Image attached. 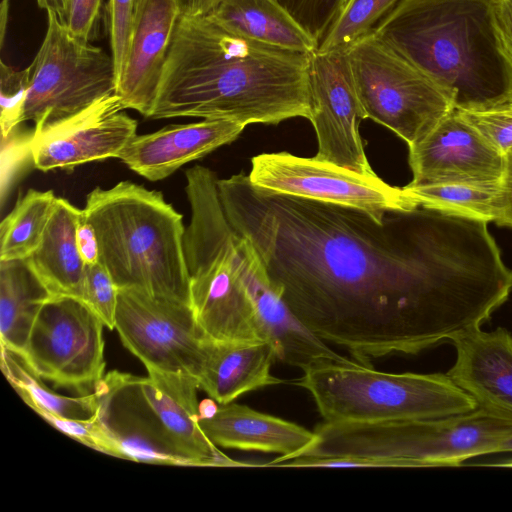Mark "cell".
Masks as SVG:
<instances>
[{"mask_svg":"<svg viewBox=\"0 0 512 512\" xmlns=\"http://www.w3.org/2000/svg\"><path fill=\"white\" fill-rule=\"evenodd\" d=\"M1 370L22 400L44 420L48 417L81 421L96 418L97 399L94 392L78 396L54 392L19 354L4 346H1Z\"/></svg>","mask_w":512,"mask_h":512,"instance_id":"obj_27","label":"cell"},{"mask_svg":"<svg viewBox=\"0 0 512 512\" xmlns=\"http://www.w3.org/2000/svg\"><path fill=\"white\" fill-rule=\"evenodd\" d=\"M76 243L86 266L94 265L100 261L97 234L91 222L84 215L83 210L76 227Z\"/></svg>","mask_w":512,"mask_h":512,"instance_id":"obj_37","label":"cell"},{"mask_svg":"<svg viewBox=\"0 0 512 512\" xmlns=\"http://www.w3.org/2000/svg\"><path fill=\"white\" fill-rule=\"evenodd\" d=\"M218 407L219 403L211 397L202 400L199 403V420L213 417L216 414Z\"/></svg>","mask_w":512,"mask_h":512,"instance_id":"obj_42","label":"cell"},{"mask_svg":"<svg viewBox=\"0 0 512 512\" xmlns=\"http://www.w3.org/2000/svg\"><path fill=\"white\" fill-rule=\"evenodd\" d=\"M243 274L267 340L275 348L277 360L303 371L323 362L347 360L291 312L272 285L250 242L244 255Z\"/></svg>","mask_w":512,"mask_h":512,"instance_id":"obj_20","label":"cell"},{"mask_svg":"<svg viewBox=\"0 0 512 512\" xmlns=\"http://www.w3.org/2000/svg\"><path fill=\"white\" fill-rule=\"evenodd\" d=\"M137 0H109L107 27L117 82L128 54L132 17Z\"/></svg>","mask_w":512,"mask_h":512,"instance_id":"obj_35","label":"cell"},{"mask_svg":"<svg viewBox=\"0 0 512 512\" xmlns=\"http://www.w3.org/2000/svg\"><path fill=\"white\" fill-rule=\"evenodd\" d=\"M294 384L311 394L329 423L431 419L478 407L447 374L387 373L354 359L315 365Z\"/></svg>","mask_w":512,"mask_h":512,"instance_id":"obj_6","label":"cell"},{"mask_svg":"<svg viewBox=\"0 0 512 512\" xmlns=\"http://www.w3.org/2000/svg\"><path fill=\"white\" fill-rule=\"evenodd\" d=\"M180 17L176 0L136 1L128 54L115 93L125 109L150 118Z\"/></svg>","mask_w":512,"mask_h":512,"instance_id":"obj_17","label":"cell"},{"mask_svg":"<svg viewBox=\"0 0 512 512\" xmlns=\"http://www.w3.org/2000/svg\"><path fill=\"white\" fill-rule=\"evenodd\" d=\"M500 212L495 223L512 228V149L505 155Z\"/></svg>","mask_w":512,"mask_h":512,"instance_id":"obj_39","label":"cell"},{"mask_svg":"<svg viewBox=\"0 0 512 512\" xmlns=\"http://www.w3.org/2000/svg\"><path fill=\"white\" fill-rule=\"evenodd\" d=\"M495 0H401L374 28L461 111L512 104V62L496 26Z\"/></svg>","mask_w":512,"mask_h":512,"instance_id":"obj_3","label":"cell"},{"mask_svg":"<svg viewBox=\"0 0 512 512\" xmlns=\"http://www.w3.org/2000/svg\"><path fill=\"white\" fill-rule=\"evenodd\" d=\"M115 329L147 372L199 379L206 337L191 305L119 289Z\"/></svg>","mask_w":512,"mask_h":512,"instance_id":"obj_12","label":"cell"},{"mask_svg":"<svg viewBox=\"0 0 512 512\" xmlns=\"http://www.w3.org/2000/svg\"><path fill=\"white\" fill-rule=\"evenodd\" d=\"M103 321L80 298L49 296L30 330L22 358L42 380L92 392L105 370Z\"/></svg>","mask_w":512,"mask_h":512,"instance_id":"obj_10","label":"cell"},{"mask_svg":"<svg viewBox=\"0 0 512 512\" xmlns=\"http://www.w3.org/2000/svg\"><path fill=\"white\" fill-rule=\"evenodd\" d=\"M301 456L313 467L456 466L501 453L512 437V415L477 407L458 415L373 423L324 422Z\"/></svg>","mask_w":512,"mask_h":512,"instance_id":"obj_5","label":"cell"},{"mask_svg":"<svg viewBox=\"0 0 512 512\" xmlns=\"http://www.w3.org/2000/svg\"><path fill=\"white\" fill-rule=\"evenodd\" d=\"M320 44L347 0H273Z\"/></svg>","mask_w":512,"mask_h":512,"instance_id":"obj_31","label":"cell"},{"mask_svg":"<svg viewBox=\"0 0 512 512\" xmlns=\"http://www.w3.org/2000/svg\"><path fill=\"white\" fill-rule=\"evenodd\" d=\"M501 452H512V437L503 445Z\"/></svg>","mask_w":512,"mask_h":512,"instance_id":"obj_44","label":"cell"},{"mask_svg":"<svg viewBox=\"0 0 512 512\" xmlns=\"http://www.w3.org/2000/svg\"><path fill=\"white\" fill-rule=\"evenodd\" d=\"M199 425L217 447L279 455L266 466L301 456L316 440L314 431L233 402L219 404L216 414Z\"/></svg>","mask_w":512,"mask_h":512,"instance_id":"obj_22","label":"cell"},{"mask_svg":"<svg viewBox=\"0 0 512 512\" xmlns=\"http://www.w3.org/2000/svg\"><path fill=\"white\" fill-rule=\"evenodd\" d=\"M116 94L103 97L80 113L33 136L30 155L43 171L118 158L136 135L137 121L124 112Z\"/></svg>","mask_w":512,"mask_h":512,"instance_id":"obj_15","label":"cell"},{"mask_svg":"<svg viewBox=\"0 0 512 512\" xmlns=\"http://www.w3.org/2000/svg\"><path fill=\"white\" fill-rule=\"evenodd\" d=\"M456 360L447 375L479 407L512 415V334L470 329L449 340Z\"/></svg>","mask_w":512,"mask_h":512,"instance_id":"obj_19","label":"cell"},{"mask_svg":"<svg viewBox=\"0 0 512 512\" xmlns=\"http://www.w3.org/2000/svg\"><path fill=\"white\" fill-rule=\"evenodd\" d=\"M417 206L485 220L496 221L501 205V182L432 183L402 187Z\"/></svg>","mask_w":512,"mask_h":512,"instance_id":"obj_28","label":"cell"},{"mask_svg":"<svg viewBox=\"0 0 512 512\" xmlns=\"http://www.w3.org/2000/svg\"><path fill=\"white\" fill-rule=\"evenodd\" d=\"M221 0H176L181 17H197L208 14Z\"/></svg>","mask_w":512,"mask_h":512,"instance_id":"obj_40","label":"cell"},{"mask_svg":"<svg viewBox=\"0 0 512 512\" xmlns=\"http://www.w3.org/2000/svg\"><path fill=\"white\" fill-rule=\"evenodd\" d=\"M412 184L501 182L505 155L454 108L422 140L409 147Z\"/></svg>","mask_w":512,"mask_h":512,"instance_id":"obj_16","label":"cell"},{"mask_svg":"<svg viewBox=\"0 0 512 512\" xmlns=\"http://www.w3.org/2000/svg\"><path fill=\"white\" fill-rule=\"evenodd\" d=\"M119 288L109 271L99 261L86 266L83 300L103 321L105 327L115 329Z\"/></svg>","mask_w":512,"mask_h":512,"instance_id":"obj_33","label":"cell"},{"mask_svg":"<svg viewBox=\"0 0 512 512\" xmlns=\"http://www.w3.org/2000/svg\"><path fill=\"white\" fill-rule=\"evenodd\" d=\"M308 89L309 120L318 142L314 157L363 175H376L359 133L360 122L366 116L354 84L348 49L312 52Z\"/></svg>","mask_w":512,"mask_h":512,"instance_id":"obj_13","label":"cell"},{"mask_svg":"<svg viewBox=\"0 0 512 512\" xmlns=\"http://www.w3.org/2000/svg\"><path fill=\"white\" fill-rule=\"evenodd\" d=\"M38 6L47 12H53L58 19L67 22L70 0H36Z\"/></svg>","mask_w":512,"mask_h":512,"instance_id":"obj_41","label":"cell"},{"mask_svg":"<svg viewBox=\"0 0 512 512\" xmlns=\"http://www.w3.org/2000/svg\"><path fill=\"white\" fill-rule=\"evenodd\" d=\"M43 42L29 65L31 81L20 124L31 121L33 136L115 94L114 62L102 48L76 37L47 12Z\"/></svg>","mask_w":512,"mask_h":512,"instance_id":"obj_8","label":"cell"},{"mask_svg":"<svg viewBox=\"0 0 512 512\" xmlns=\"http://www.w3.org/2000/svg\"><path fill=\"white\" fill-rule=\"evenodd\" d=\"M482 137L503 155L512 149V104L484 111H461Z\"/></svg>","mask_w":512,"mask_h":512,"instance_id":"obj_34","label":"cell"},{"mask_svg":"<svg viewBox=\"0 0 512 512\" xmlns=\"http://www.w3.org/2000/svg\"><path fill=\"white\" fill-rule=\"evenodd\" d=\"M49 296L26 260L0 261L1 346L22 356L36 316Z\"/></svg>","mask_w":512,"mask_h":512,"instance_id":"obj_26","label":"cell"},{"mask_svg":"<svg viewBox=\"0 0 512 512\" xmlns=\"http://www.w3.org/2000/svg\"><path fill=\"white\" fill-rule=\"evenodd\" d=\"M310 54L241 36L208 14L180 17L150 118L309 120Z\"/></svg>","mask_w":512,"mask_h":512,"instance_id":"obj_2","label":"cell"},{"mask_svg":"<svg viewBox=\"0 0 512 512\" xmlns=\"http://www.w3.org/2000/svg\"><path fill=\"white\" fill-rule=\"evenodd\" d=\"M246 126L230 120L203 119L135 135L118 159L149 181L167 178L184 164L233 142Z\"/></svg>","mask_w":512,"mask_h":512,"instance_id":"obj_18","label":"cell"},{"mask_svg":"<svg viewBox=\"0 0 512 512\" xmlns=\"http://www.w3.org/2000/svg\"><path fill=\"white\" fill-rule=\"evenodd\" d=\"M57 196L29 189L0 225V261L26 260L39 246Z\"/></svg>","mask_w":512,"mask_h":512,"instance_id":"obj_29","label":"cell"},{"mask_svg":"<svg viewBox=\"0 0 512 512\" xmlns=\"http://www.w3.org/2000/svg\"><path fill=\"white\" fill-rule=\"evenodd\" d=\"M184 234L191 306L207 338L267 341L243 274L247 240L228 221L218 198L195 200Z\"/></svg>","mask_w":512,"mask_h":512,"instance_id":"obj_7","label":"cell"},{"mask_svg":"<svg viewBox=\"0 0 512 512\" xmlns=\"http://www.w3.org/2000/svg\"><path fill=\"white\" fill-rule=\"evenodd\" d=\"M0 67V124L2 138H6L20 124L31 81V68L16 70L4 61Z\"/></svg>","mask_w":512,"mask_h":512,"instance_id":"obj_32","label":"cell"},{"mask_svg":"<svg viewBox=\"0 0 512 512\" xmlns=\"http://www.w3.org/2000/svg\"><path fill=\"white\" fill-rule=\"evenodd\" d=\"M348 58L366 118L390 129L409 147L454 109L444 89L384 45L373 31L349 47Z\"/></svg>","mask_w":512,"mask_h":512,"instance_id":"obj_9","label":"cell"},{"mask_svg":"<svg viewBox=\"0 0 512 512\" xmlns=\"http://www.w3.org/2000/svg\"><path fill=\"white\" fill-rule=\"evenodd\" d=\"M208 15L227 29L261 43L304 53L319 47L273 0H221Z\"/></svg>","mask_w":512,"mask_h":512,"instance_id":"obj_25","label":"cell"},{"mask_svg":"<svg viewBox=\"0 0 512 512\" xmlns=\"http://www.w3.org/2000/svg\"><path fill=\"white\" fill-rule=\"evenodd\" d=\"M139 376L110 371L95 385L96 422L116 457L192 466L174 444L139 385Z\"/></svg>","mask_w":512,"mask_h":512,"instance_id":"obj_14","label":"cell"},{"mask_svg":"<svg viewBox=\"0 0 512 512\" xmlns=\"http://www.w3.org/2000/svg\"><path fill=\"white\" fill-rule=\"evenodd\" d=\"M10 1L11 0H2L1 5H0V42H1V47L3 46L4 40H5Z\"/></svg>","mask_w":512,"mask_h":512,"instance_id":"obj_43","label":"cell"},{"mask_svg":"<svg viewBox=\"0 0 512 512\" xmlns=\"http://www.w3.org/2000/svg\"><path fill=\"white\" fill-rule=\"evenodd\" d=\"M275 360V348L267 341L228 343L208 339L199 389L219 404H227L244 393L283 383L271 374Z\"/></svg>","mask_w":512,"mask_h":512,"instance_id":"obj_23","label":"cell"},{"mask_svg":"<svg viewBox=\"0 0 512 512\" xmlns=\"http://www.w3.org/2000/svg\"><path fill=\"white\" fill-rule=\"evenodd\" d=\"M494 14L502 46L512 62V0H495Z\"/></svg>","mask_w":512,"mask_h":512,"instance_id":"obj_38","label":"cell"},{"mask_svg":"<svg viewBox=\"0 0 512 512\" xmlns=\"http://www.w3.org/2000/svg\"><path fill=\"white\" fill-rule=\"evenodd\" d=\"M217 186L228 221L291 312L361 364L480 328L512 290L485 220L417 207L378 223L360 210L262 191L243 173Z\"/></svg>","mask_w":512,"mask_h":512,"instance_id":"obj_1","label":"cell"},{"mask_svg":"<svg viewBox=\"0 0 512 512\" xmlns=\"http://www.w3.org/2000/svg\"><path fill=\"white\" fill-rule=\"evenodd\" d=\"M103 0H70L66 25L78 38L90 41L94 35Z\"/></svg>","mask_w":512,"mask_h":512,"instance_id":"obj_36","label":"cell"},{"mask_svg":"<svg viewBox=\"0 0 512 512\" xmlns=\"http://www.w3.org/2000/svg\"><path fill=\"white\" fill-rule=\"evenodd\" d=\"M82 210L57 197L37 249L26 259L51 296L82 298L86 265L76 243Z\"/></svg>","mask_w":512,"mask_h":512,"instance_id":"obj_24","label":"cell"},{"mask_svg":"<svg viewBox=\"0 0 512 512\" xmlns=\"http://www.w3.org/2000/svg\"><path fill=\"white\" fill-rule=\"evenodd\" d=\"M82 210L96 231L100 262L119 289L191 305L186 227L161 192L121 181L94 188Z\"/></svg>","mask_w":512,"mask_h":512,"instance_id":"obj_4","label":"cell"},{"mask_svg":"<svg viewBox=\"0 0 512 512\" xmlns=\"http://www.w3.org/2000/svg\"><path fill=\"white\" fill-rule=\"evenodd\" d=\"M248 177L262 191L360 210L378 223L388 212L417 208L403 188L316 157L261 153L251 159Z\"/></svg>","mask_w":512,"mask_h":512,"instance_id":"obj_11","label":"cell"},{"mask_svg":"<svg viewBox=\"0 0 512 512\" xmlns=\"http://www.w3.org/2000/svg\"><path fill=\"white\" fill-rule=\"evenodd\" d=\"M138 380L166 432L192 466H253L230 459L204 434L199 425V385L195 378L148 372L147 377Z\"/></svg>","mask_w":512,"mask_h":512,"instance_id":"obj_21","label":"cell"},{"mask_svg":"<svg viewBox=\"0 0 512 512\" xmlns=\"http://www.w3.org/2000/svg\"><path fill=\"white\" fill-rule=\"evenodd\" d=\"M401 0H347L327 30L318 50L349 49L358 39L371 33Z\"/></svg>","mask_w":512,"mask_h":512,"instance_id":"obj_30","label":"cell"}]
</instances>
